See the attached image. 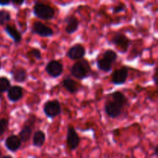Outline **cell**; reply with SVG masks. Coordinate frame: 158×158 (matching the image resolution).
Returning <instances> with one entry per match:
<instances>
[{
	"instance_id": "obj_1",
	"label": "cell",
	"mask_w": 158,
	"mask_h": 158,
	"mask_svg": "<svg viewBox=\"0 0 158 158\" xmlns=\"http://www.w3.org/2000/svg\"><path fill=\"white\" fill-rule=\"evenodd\" d=\"M90 66L87 60H82L74 63L70 69L71 75L78 80H84L89 77Z\"/></svg>"
},
{
	"instance_id": "obj_2",
	"label": "cell",
	"mask_w": 158,
	"mask_h": 158,
	"mask_svg": "<svg viewBox=\"0 0 158 158\" xmlns=\"http://www.w3.org/2000/svg\"><path fill=\"white\" fill-rule=\"evenodd\" d=\"M33 13L37 18L43 20H50L54 18L55 10L49 5L36 2L33 7Z\"/></svg>"
},
{
	"instance_id": "obj_3",
	"label": "cell",
	"mask_w": 158,
	"mask_h": 158,
	"mask_svg": "<svg viewBox=\"0 0 158 158\" xmlns=\"http://www.w3.org/2000/svg\"><path fill=\"white\" fill-rule=\"evenodd\" d=\"M113 44L117 46L118 50L122 53H125L127 51L130 45L131 44V40L123 33L117 32L113 36L111 40Z\"/></svg>"
},
{
	"instance_id": "obj_4",
	"label": "cell",
	"mask_w": 158,
	"mask_h": 158,
	"mask_svg": "<svg viewBox=\"0 0 158 158\" xmlns=\"http://www.w3.org/2000/svg\"><path fill=\"white\" fill-rule=\"evenodd\" d=\"M43 112L48 118L53 119L61 113V106L57 100H49L44 104Z\"/></svg>"
},
{
	"instance_id": "obj_5",
	"label": "cell",
	"mask_w": 158,
	"mask_h": 158,
	"mask_svg": "<svg viewBox=\"0 0 158 158\" xmlns=\"http://www.w3.org/2000/svg\"><path fill=\"white\" fill-rule=\"evenodd\" d=\"M80 138L73 127H69L66 135V144L70 151H75L79 147Z\"/></svg>"
},
{
	"instance_id": "obj_6",
	"label": "cell",
	"mask_w": 158,
	"mask_h": 158,
	"mask_svg": "<svg viewBox=\"0 0 158 158\" xmlns=\"http://www.w3.org/2000/svg\"><path fill=\"white\" fill-rule=\"evenodd\" d=\"M63 71V66L60 62L57 60H51L46 66V72L52 78L60 77Z\"/></svg>"
},
{
	"instance_id": "obj_7",
	"label": "cell",
	"mask_w": 158,
	"mask_h": 158,
	"mask_svg": "<svg viewBox=\"0 0 158 158\" xmlns=\"http://www.w3.org/2000/svg\"><path fill=\"white\" fill-rule=\"evenodd\" d=\"M32 31L33 33L42 37H50L53 35L52 29L41 22L34 23L32 26Z\"/></svg>"
},
{
	"instance_id": "obj_8",
	"label": "cell",
	"mask_w": 158,
	"mask_h": 158,
	"mask_svg": "<svg viewBox=\"0 0 158 158\" xmlns=\"http://www.w3.org/2000/svg\"><path fill=\"white\" fill-rule=\"evenodd\" d=\"M66 55L72 60H81L86 55V49L82 45L76 44L69 48Z\"/></svg>"
},
{
	"instance_id": "obj_9",
	"label": "cell",
	"mask_w": 158,
	"mask_h": 158,
	"mask_svg": "<svg viewBox=\"0 0 158 158\" xmlns=\"http://www.w3.org/2000/svg\"><path fill=\"white\" fill-rule=\"evenodd\" d=\"M128 77V69L127 67H121L113 73L111 81L114 85H122L126 82Z\"/></svg>"
},
{
	"instance_id": "obj_10",
	"label": "cell",
	"mask_w": 158,
	"mask_h": 158,
	"mask_svg": "<svg viewBox=\"0 0 158 158\" xmlns=\"http://www.w3.org/2000/svg\"><path fill=\"white\" fill-rule=\"evenodd\" d=\"M104 110L108 117L110 118H117L121 114L122 107L117 104L115 102L111 100V101L106 102L104 106Z\"/></svg>"
},
{
	"instance_id": "obj_11",
	"label": "cell",
	"mask_w": 158,
	"mask_h": 158,
	"mask_svg": "<svg viewBox=\"0 0 158 158\" xmlns=\"http://www.w3.org/2000/svg\"><path fill=\"white\" fill-rule=\"evenodd\" d=\"M5 145L9 151H12V152H15L21 148L22 141L19 137L15 135H12L6 138Z\"/></svg>"
},
{
	"instance_id": "obj_12",
	"label": "cell",
	"mask_w": 158,
	"mask_h": 158,
	"mask_svg": "<svg viewBox=\"0 0 158 158\" xmlns=\"http://www.w3.org/2000/svg\"><path fill=\"white\" fill-rule=\"evenodd\" d=\"M7 92L8 98L13 103L20 100L23 97V89L19 86H10Z\"/></svg>"
},
{
	"instance_id": "obj_13",
	"label": "cell",
	"mask_w": 158,
	"mask_h": 158,
	"mask_svg": "<svg viewBox=\"0 0 158 158\" xmlns=\"http://www.w3.org/2000/svg\"><path fill=\"white\" fill-rule=\"evenodd\" d=\"M65 23H66V26L65 28V31L68 34H73L78 30L79 20L73 15H69L65 19Z\"/></svg>"
},
{
	"instance_id": "obj_14",
	"label": "cell",
	"mask_w": 158,
	"mask_h": 158,
	"mask_svg": "<svg viewBox=\"0 0 158 158\" xmlns=\"http://www.w3.org/2000/svg\"><path fill=\"white\" fill-rule=\"evenodd\" d=\"M63 86L70 94H76L79 91V84L73 79L66 77L63 80Z\"/></svg>"
},
{
	"instance_id": "obj_15",
	"label": "cell",
	"mask_w": 158,
	"mask_h": 158,
	"mask_svg": "<svg viewBox=\"0 0 158 158\" xmlns=\"http://www.w3.org/2000/svg\"><path fill=\"white\" fill-rule=\"evenodd\" d=\"M32 134V126L29 124V123H26L22 130L20 131L19 136V139L23 143H26L28 140L30 139L31 136Z\"/></svg>"
},
{
	"instance_id": "obj_16",
	"label": "cell",
	"mask_w": 158,
	"mask_h": 158,
	"mask_svg": "<svg viewBox=\"0 0 158 158\" xmlns=\"http://www.w3.org/2000/svg\"><path fill=\"white\" fill-rule=\"evenodd\" d=\"M12 78L17 83H23L27 79V72L24 68H16L12 71Z\"/></svg>"
},
{
	"instance_id": "obj_17",
	"label": "cell",
	"mask_w": 158,
	"mask_h": 158,
	"mask_svg": "<svg viewBox=\"0 0 158 158\" xmlns=\"http://www.w3.org/2000/svg\"><path fill=\"white\" fill-rule=\"evenodd\" d=\"M46 142V134L43 131H37L33 134L32 137V144L36 148H41Z\"/></svg>"
},
{
	"instance_id": "obj_18",
	"label": "cell",
	"mask_w": 158,
	"mask_h": 158,
	"mask_svg": "<svg viewBox=\"0 0 158 158\" xmlns=\"http://www.w3.org/2000/svg\"><path fill=\"white\" fill-rule=\"evenodd\" d=\"M5 30H6V33L11 37V38L13 40V41L15 43H19L21 42L22 40V35L19 32L18 29H15L14 26H10V25H8L5 28Z\"/></svg>"
},
{
	"instance_id": "obj_19",
	"label": "cell",
	"mask_w": 158,
	"mask_h": 158,
	"mask_svg": "<svg viewBox=\"0 0 158 158\" xmlns=\"http://www.w3.org/2000/svg\"><path fill=\"white\" fill-rule=\"evenodd\" d=\"M110 97L112 98V100L114 102H115L117 104H118L119 106H121L122 108L127 104V99L125 97L124 94L123 93L120 92V91H117V92L113 93L110 95Z\"/></svg>"
},
{
	"instance_id": "obj_20",
	"label": "cell",
	"mask_w": 158,
	"mask_h": 158,
	"mask_svg": "<svg viewBox=\"0 0 158 158\" xmlns=\"http://www.w3.org/2000/svg\"><path fill=\"white\" fill-rule=\"evenodd\" d=\"M112 64L113 63H111L110 62L107 61V60H106L103 58L100 59L97 63L98 69H100L101 71L106 73L111 71V69H112Z\"/></svg>"
},
{
	"instance_id": "obj_21",
	"label": "cell",
	"mask_w": 158,
	"mask_h": 158,
	"mask_svg": "<svg viewBox=\"0 0 158 158\" xmlns=\"http://www.w3.org/2000/svg\"><path fill=\"white\" fill-rule=\"evenodd\" d=\"M103 58L105 59L106 60H107V61L110 62L111 63H114L117 59V52H114V50L108 49V50L105 51L104 52Z\"/></svg>"
},
{
	"instance_id": "obj_22",
	"label": "cell",
	"mask_w": 158,
	"mask_h": 158,
	"mask_svg": "<svg viewBox=\"0 0 158 158\" xmlns=\"http://www.w3.org/2000/svg\"><path fill=\"white\" fill-rule=\"evenodd\" d=\"M10 86V81L6 77H0V93L8 91Z\"/></svg>"
},
{
	"instance_id": "obj_23",
	"label": "cell",
	"mask_w": 158,
	"mask_h": 158,
	"mask_svg": "<svg viewBox=\"0 0 158 158\" xmlns=\"http://www.w3.org/2000/svg\"><path fill=\"white\" fill-rule=\"evenodd\" d=\"M11 20V14L6 10L0 11V25H4Z\"/></svg>"
},
{
	"instance_id": "obj_24",
	"label": "cell",
	"mask_w": 158,
	"mask_h": 158,
	"mask_svg": "<svg viewBox=\"0 0 158 158\" xmlns=\"http://www.w3.org/2000/svg\"><path fill=\"white\" fill-rule=\"evenodd\" d=\"M9 127V122L6 118H2L0 120V136H2L6 131L8 130Z\"/></svg>"
},
{
	"instance_id": "obj_25",
	"label": "cell",
	"mask_w": 158,
	"mask_h": 158,
	"mask_svg": "<svg viewBox=\"0 0 158 158\" xmlns=\"http://www.w3.org/2000/svg\"><path fill=\"white\" fill-rule=\"evenodd\" d=\"M27 54L29 56H32V58H34L35 60H40L42 59L41 52H40V51L37 49H31L30 51H29V52H27Z\"/></svg>"
},
{
	"instance_id": "obj_26",
	"label": "cell",
	"mask_w": 158,
	"mask_h": 158,
	"mask_svg": "<svg viewBox=\"0 0 158 158\" xmlns=\"http://www.w3.org/2000/svg\"><path fill=\"white\" fill-rule=\"evenodd\" d=\"M125 9H126V6L123 3H120L113 9V12L114 13H120V12L125 11Z\"/></svg>"
},
{
	"instance_id": "obj_27",
	"label": "cell",
	"mask_w": 158,
	"mask_h": 158,
	"mask_svg": "<svg viewBox=\"0 0 158 158\" xmlns=\"http://www.w3.org/2000/svg\"><path fill=\"white\" fill-rule=\"evenodd\" d=\"M10 2H12L15 6H21L23 4L25 0H10Z\"/></svg>"
},
{
	"instance_id": "obj_28",
	"label": "cell",
	"mask_w": 158,
	"mask_h": 158,
	"mask_svg": "<svg viewBox=\"0 0 158 158\" xmlns=\"http://www.w3.org/2000/svg\"><path fill=\"white\" fill-rule=\"evenodd\" d=\"M10 3V0H0V6H7Z\"/></svg>"
},
{
	"instance_id": "obj_29",
	"label": "cell",
	"mask_w": 158,
	"mask_h": 158,
	"mask_svg": "<svg viewBox=\"0 0 158 158\" xmlns=\"http://www.w3.org/2000/svg\"><path fill=\"white\" fill-rule=\"evenodd\" d=\"M153 80H154V83H155V85H157V73H155V74L154 75Z\"/></svg>"
},
{
	"instance_id": "obj_30",
	"label": "cell",
	"mask_w": 158,
	"mask_h": 158,
	"mask_svg": "<svg viewBox=\"0 0 158 158\" xmlns=\"http://www.w3.org/2000/svg\"><path fill=\"white\" fill-rule=\"evenodd\" d=\"M154 154L156 156L158 155V146H156L155 148H154Z\"/></svg>"
},
{
	"instance_id": "obj_31",
	"label": "cell",
	"mask_w": 158,
	"mask_h": 158,
	"mask_svg": "<svg viewBox=\"0 0 158 158\" xmlns=\"http://www.w3.org/2000/svg\"><path fill=\"white\" fill-rule=\"evenodd\" d=\"M2 158H12L11 156H9V155H6V156H4V157H2Z\"/></svg>"
},
{
	"instance_id": "obj_32",
	"label": "cell",
	"mask_w": 158,
	"mask_h": 158,
	"mask_svg": "<svg viewBox=\"0 0 158 158\" xmlns=\"http://www.w3.org/2000/svg\"><path fill=\"white\" fill-rule=\"evenodd\" d=\"M134 1H137V2H140V1H142V0H134Z\"/></svg>"
},
{
	"instance_id": "obj_33",
	"label": "cell",
	"mask_w": 158,
	"mask_h": 158,
	"mask_svg": "<svg viewBox=\"0 0 158 158\" xmlns=\"http://www.w3.org/2000/svg\"><path fill=\"white\" fill-rule=\"evenodd\" d=\"M2 93H0V99H2Z\"/></svg>"
},
{
	"instance_id": "obj_34",
	"label": "cell",
	"mask_w": 158,
	"mask_h": 158,
	"mask_svg": "<svg viewBox=\"0 0 158 158\" xmlns=\"http://www.w3.org/2000/svg\"><path fill=\"white\" fill-rule=\"evenodd\" d=\"M1 155H2V152H1V151H0V157H1Z\"/></svg>"
},
{
	"instance_id": "obj_35",
	"label": "cell",
	"mask_w": 158,
	"mask_h": 158,
	"mask_svg": "<svg viewBox=\"0 0 158 158\" xmlns=\"http://www.w3.org/2000/svg\"><path fill=\"white\" fill-rule=\"evenodd\" d=\"M0 69H1V63H0Z\"/></svg>"
}]
</instances>
